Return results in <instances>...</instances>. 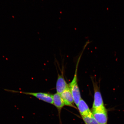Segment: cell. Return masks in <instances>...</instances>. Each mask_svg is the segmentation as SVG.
<instances>
[{
  "mask_svg": "<svg viewBox=\"0 0 124 124\" xmlns=\"http://www.w3.org/2000/svg\"><path fill=\"white\" fill-rule=\"evenodd\" d=\"M81 57V55H80L77 62L73 79L72 82L69 84V89L70 90L73 96L74 103L77 106L79 102L82 99L78 83V81L77 78L78 69Z\"/></svg>",
  "mask_w": 124,
  "mask_h": 124,
  "instance_id": "1",
  "label": "cell"
},
{
  "mask_svg": "<svg viewBox=\"0 0 124 124\" xmlns=\"http://www.w3.org/2000/svg\"><path fill=\"white\" fill-rule=\"evenodd\" d=\"M93 83L94 91V97L92 111L105 109L106 108L104 103L100 87L96 82L93 81Z\"/></svg>",
  "mask_w": 124,
  "mask_h": 124,
  "instance_id": "2",
  "label": "cell"
},
{
  "mask_svg": "<svg viewBox=\"0 0 124 124\" xmlns=\"http://www.w3.org/2000/svg\"><path fill=\"white\" fill-rule=\"evenodd\" d=\"M4 90L8 92L13 93H18L23 94H26V95L33 96L39 100L51 104H53V95L49 94V93L25 92L7 89H5Z\"/></svg>",
  "mask_w": 124,
  "mask_h": 124,
  "instance_id": "3",
  "label": "cell"
},
{
  "mask_svg": "<svg viewBox=\"0 0 124 124\" xmlns=\"http://www.w3.org/2000/svg\"><path fill=\"white\" fill-rule=\"evenodd\" d=\"M91 111L94 118L99 124H108V113L106 108Z\"/></svg>",
  "mask_w": 124,
  "mask_h": 124,
  "instance_id": "4",
  "label": "cell"
},
{
  "mask_svg": "<svg viewBox=\"0 0 124 124\" xmlns=\"http://www.w3.org/2000/svg\"><path fill=\"white\" fill-rule=\"evenodd\" d=\"M60 95L64 101L65 105L76 108L74 104L73 96L69 88L61 93Z\"/></svg>",
  "mask_w": 124,
  "mask_h": 124,
  "instance_id": "5",
  "label": "cell"
},
{
  "mask_svg": "<svg viewBox=\"0 0 124 124\" xmlns=\"http://www.w3.org/2000/svg\"><path fill=\"white\" fill-rule=\"evenodd\" d=\"M69 88V85L65 79L63 74H58L56 84L57 93L60 94Z\"/></svg>",
  "mask_w": 124,
  "mask_h": 124,
  "instance_id": "6",
  "label": "cell"
},
{
  "mask_svg": "<svg viewBox=\"0 0 124 124\" xmlns=\"http://www.w3.org/2000/svg\"><path fill=\"white\" fill-rule=\"evenodd\" d=\"M77 107L82 117L89 115L92 113L86 102L82 99Z\"/></svg>",
  "mask_w": 124,
  "mask_h": 124,
  "instance_id": "7",
  "label": "cell"
},
{
  "mask_svg": "<svg viewBox=\"0 0 124 124\" xmlns=\"http://www.w3.org/2000/svg\"><path fill=\"white\" fill-rule=\"evenodd\" d=\"M53 104L57 108L60 115L62 108L65 105L60 94L57 93L54 94L53 95Z\"/></svg>",
  "mask_w": 124,
  "mask_h": 124,
  "instance_id": "8",
  "label": "cell"
},
{
  "mask_svg": "<svg viewBox=\"0 0 124 124\" xmlns=\"http://www.w3.org/2000/svg\"><path fill=\"white\" fill-rule=\"evenodd\" d=\"M82 117L85 124H99L94 118L92 113Z\"/></svg>",
  "mask_w": 124,
  "mask_h": 124,
  "instance_id": "9",
  "label": "cell"
}]
</instances>
